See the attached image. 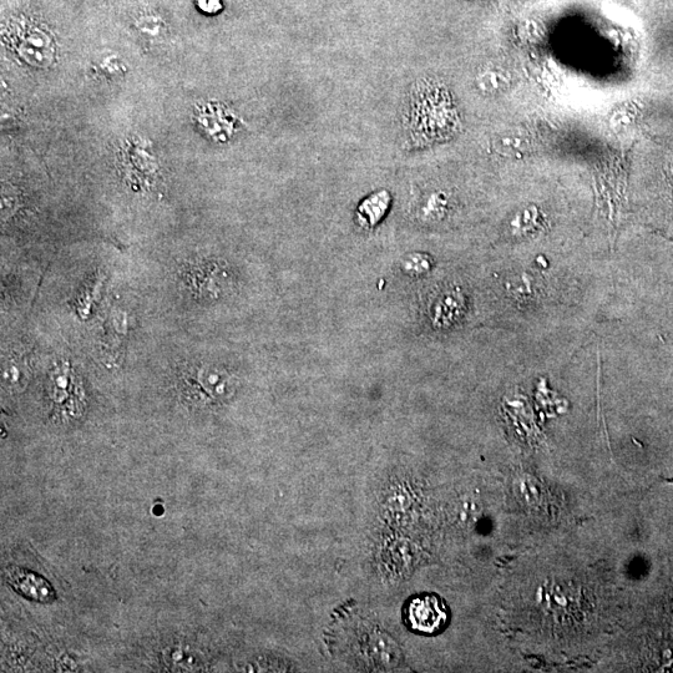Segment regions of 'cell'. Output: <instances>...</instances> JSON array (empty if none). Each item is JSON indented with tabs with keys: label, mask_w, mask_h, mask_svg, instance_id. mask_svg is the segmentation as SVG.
<instances>
[{
	"label": "cell",
	"mask_w": 673,
	"mask_h": 673,
	"mask_svg": "<svg viewBox=\"0 0 673 673\" xmlns=\"http://www.w3.org/2000/svg\"><path fill=\"white\" fill-rule=\"evenodd\" d=\"M333 650L348 664L368 671H391L401 664L402 652L391 636L371 621L344 616L333 625Z\"/></svg>",
	"instance_id": "6da1fadb"
},
{
	"label": "cell",
	"mask_w": 673,
	"mask_h": 673,
	"mask_svg": "<svg viewBox=\"0 0 673 673\" xmlns=\"http://www.w3.org/2000/svg\"><path fill=\"white\" fill-rule=\"evenodd\" d=\"M413 89L404 128L414 144L424 145L447 139L458 126V113L444 86L424 82Z\"/></svg>",
	"instance_id": "7a4b0ae2"
},
{
	"label": "cell",
	"mask_w": 673,
	"mask_h": 673,
	"mask_svg": "<svg viewBox=\"0 0 673 673\" xmlns=\"http://www.w3.org/2000/svg\"><path fill=\"white\" fill-rule=\"evenodd\" d=\"M404 624L421 635H435L447 626L449 610L445 602L434 594L412 597L404 606Z\"/></svg>",
	"instance_id": "3957f363"
},
{
	"label": "cell",
	"mask_w": 673,
	"mask_h": 673,
	"mask_svg": "<svg viewBox=\"0 0 673 673\" xmlns=\"http://www.w3.org/2000/svg\"><path fill=\"white\" fill-rule=\"evenodd\" d=\"M8 35L22 54H52L54 40L47 27L30 17L13 18L8 23Z\"/></svg>",
	"instance_id": "277c9868"
},
{
	"label": "cell",
	"mask_w": 673,
	"mask_h": 673,
	"mask_svg": "<svg viewBox=\"0 0 673 673\" xmlns=\"http://www.w3.org/2000/svg\"><path fill=\"white\" fill-rule=\"evenodd\" d=\"M201 392L214 401H225L235 391V382L230 374L217 367H201L190 374Z\"/></svg>",
	"instance_id": "5b68a950"
},
{
	"label": "cell",
	"mask_w": 673,
	"mask_h": 673,
	"mask_svg": "<svg viewBox=\"0 0 673 673\" xmlns=\"http://www.w3.org/2000/svg\"><path fill=\"white\" fill-rule=\"evenodd\" d=\"M391 204V192L387 190L372 192L358 205L356 214L358 224L367 229H373L387 216Z\"/></svg>",
	"instance_id": "8992f818"
},
{
	"label": "cell",
	"mask_w": 673,
	"mask_h": 673,
	"mask_svg": "<svg viewBox=\"0 0 673 673\" xmlns=\"http://www.w3.org/2000/svg\"><path fill=\"white\" fill-rule=\"evenodd\" d=\"M9 583L17 589L20 594L32 597L38 601H50L54 599V592L47 581L40 576L30 573L27 570H12L9 573Z\"/></svg>",
	"instance_id": "52a82bcc"
},
{
	"label": "cell",
	"mask_w": 673,
	"mask_h": 673,
	"mask_svg": "<svg viewBox=\"0 0 673 673\" xmlns=\"http://www.w3.org/2000/svg\"><path fill=\"white\" fill-rule=\"evenodd\" d=\"M475 84L485 94H497L508 88L510 74L499 65L487 64L479 70L475 77Z\"/></svg>",
	"instance_id": "ba28073f"
},
{
	"label": "cell",
	"mask_w": 673,
	"mask_h": 673,
	"mask_svg": "<svg viewBox=\"0 0 673 673\" xmlns=\"http://www.w3.org/2000/svg\"><path fill=\"white\" fill-rule=\"evenodd\" d=\"M135 25L140 32L153 35L154 37V35H158L165 30L166 23L164 18L158 13L143 12L136 17Z\"/></svg>",
	"instance_id": "9c48e42d"
},
{
	"label": "cell",
	"mask_w": 673,
	"mask_h": 673,
	"mask_svg": "<svg viewBox=\"0 0 673 673\" xmlns=\"http://www.w3.org/2000/svg\"><path fill=\"white\" fill-rule=\"evenodd\" d=\"M402 268L409 275H422V273L429 271L430 260L428 256L422 255V253H412V255L404 258Z\"/></svg>",
	"instance_id": "30bf717a"
},
{
	"label": "cell",
	"mask_w": 673,
	"mask_h": 673,
	"mask_svg": "<svg viewBox=\"0 0 673 673\" xmlns=\"http://www.w3.org/2000/svg\"><path fill=\"white\" fill-rule=\"evenodd\" d=\"M443 197L442 195L434 194L429 197L427 202H424L422 205V216L424 219H438L444 205H447V201Z\"/></svg>",
	"instance_id": "8fae6325"
},
{
	"label": "cell",
	"mask_w": 673,
	"mask_h": 673,
	"mask_svg": "<svg viewBox=\"0 0 673 673\" xmlns=\"http://www.w3.org/2000/svg\"><path fill=\"white\" fill-rule=\"evenodd\" d=\"M196 8L206 15H216L224 9L222 0H195Z\"/></svg>",
	"instance_id": "7c38bea8"
}]
</instances>
